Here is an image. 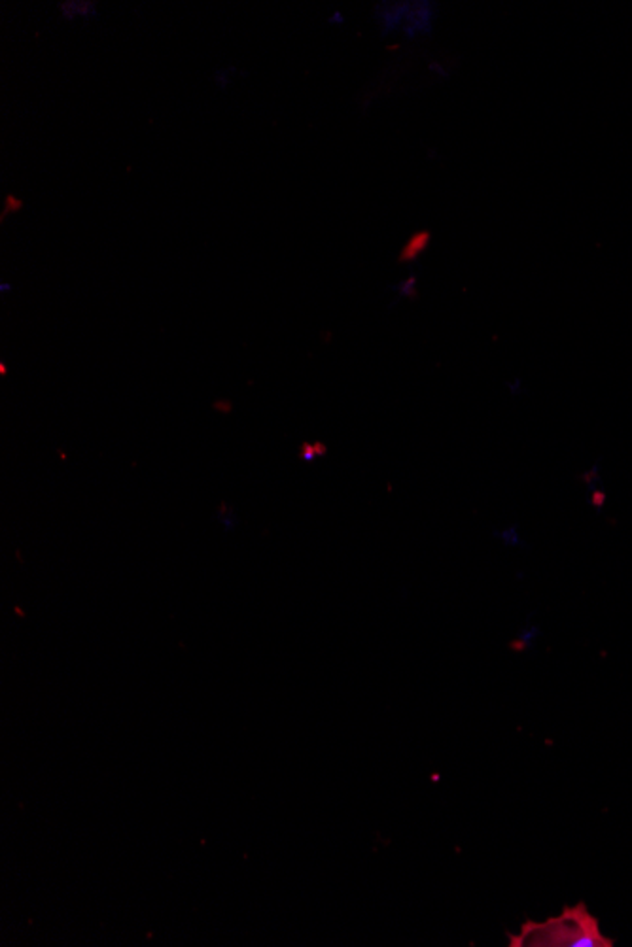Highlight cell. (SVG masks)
<instances>
[{"instance_id": "6da1fadb", "label": "cell", "mask_w": 632, "mask_h": 947, "mask_svg": "<svg viewBox=\"0 0 632 947\" xmlns=\"http://www.w3.org/2000/svg\"><path fill=\"white\" fill-rule=\"evenodd\" d=\"M510 947H612L614 940L600 932L598 919L581 902L565 908L559 917L544 923L526 921L519 934H508Z\"/></svg>"}, {"instance_id": "277c9868", "label": "cell", "mask_w": 632, "mask_h": 947, "mask_svg": "<svg viewBox=\"0 0 632 947\" xmlns=\"http://www.w3.org/2000/svg\"><path fill=\"white\" fill-rule=\"evenodd\" d=\"M21 207H23V202L19 199H16L14 195H8L6 197V209L3 212V218H6L10 212H17Z\"/></svg>"}, {"instance_id": "3957f363", "label": "cell", "mask_w": 632, "mask_h": 947, "mask_svg": "<svg viewBox=\"0 0 632 947\" xmlns=\"http://www.w3.org/2000/svg\"><path fill=\"white\" fill-rule=\"evenodd\" d=\"M72 6H74V8L70 10V14H68L67 17H74V15H76V12H84V14H88V12H89V14H95L93 3H89V5H86V3H72ZM63 12L67 14V12H68V8H63Z\"/></svg>"}, {"instance_id": "7a4b0ae2", "label": "cell", "mask_w": 632, "mask_h": 947, "mask_svg": "<svg viewBox=\"0 0 632 947\" xmlns=\"http://www.w3.org/2000/svg\"><path fill=\"white\" fill-rule=\"evenodd\" d=\"M426 241H428V235H424V233H420V235H415V237H413V239H411V241L408 242V246H406V248H403V252H401V262H403V260H406V262H409V260H415V258H417V255H419V253H420V252L424 250V246H426Z\"/></svg>"}]
</instances>
